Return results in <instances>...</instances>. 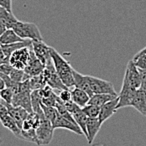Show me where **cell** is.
Wrapping results in <instances>:
<instances>
[{
    "label": "cell",
    "mask_w": 146,
    "mask_h": 146,
    "mask_svg": "<svg viewBox=\"0 0 146 146\" xmlns=\"http://www.w3.org/2000/svg\"><path fill=\"white\" fill-rule=\"evenodd\" d=\"M6 88V85H5V82H4V81L3 80V78L0 76V91L1 90H3V88Z\"/></svg>",
    "instance_id": "obj_39"
},
{
    "label": "cell",
    "mask_w": 146,
    "mask_h": 146,
    "mask_svg": "<svg viewBox=\"0 0 146 146\" xmlns=\"http://www.w3.org/2000/svg\"><path fill=\"white\" fill-rule=\"evenodd\" d=\"M53 126V129H65L67 130L73 132L78 135H82L83 132L82 131L81 128L77 125V123H73L72 121L68 120L67 118L60 116L58 113L57 117L56 118L54 123L52 124Z\"/></svg>",
    "instance_id": "obj_10"
},
{
    "label": "cell",
    "mask_w": 146,
    "mask_h": 146,
    "mask_svg": "<svg viewBox=\"0 0 146 146\" xmlns=\"http://www.w3.org/2000/svg\"><path fill=\"white\" fill-rule=\"evenodd\" d=\"M138 89L132 87L131 85L125 80L123 79V87L120 91V94L118 96V103L117 106V110L126 108V107H130L132 100L136 93Z\"/></svg>",
    "instance_id": "obj_7"
},
{
    "label": "cell",
    "mask_w": 146,
    "mask_h": 146,
    "mask_svg": "<svg viewBox=\"0 0 146 146\" xmlns=\"http://www.w3.org/2000/svg\"><path fill=\"white\" fill-rule=\"evenodd\" d=\"M1 62H5V63H9V60L6 59L5 57V56H4V54H3V50H2V48H1V46H0V63Z\"/></svg>",
    "instance_id": "obj_37"
},
{
    "label": "cell",
    "mask_w": 146,
    "mask_h": 146,
    "mask_svg": "<svg viewBox=\"0 0 146 146\" xmlns=\"http://www.w3.org/2000/svg\"><path fill=\"white\" fill-rule=\"evenodd\" d=\"M9 76H10V78L13 81H15V82H19V83L22 82L25 80H28L24 70H18V69L13 68L12 71L9 74Z\"/></svg>",
    "instance_id": "obj_28"
},
{
    "label": "cell",
    "mask_w": 146,
    "mask_h": 146,
    "mask_svg": "<svg viewBox=\"0 0 146 146\" xmlns=\"http://www.w3.org/2000/svg\"><path fill=\"white\" fill-rule=\"evenodd\" d=\"M7 108H8V113L15 119L19 129H21L23 122L28 117L29 113L25 108L19 106H13L12 104L7 103Z\"/></svg>",
    "instance_id": "obj_14"
},
{
    "label": "cell",
    "mask_w": 146,
    "mask_h": 146,
    "mask_svg": "<svg viewBox=\"0 0 146 146\" xmlns=\"http://www.w3.org/2000/svg\"><path fill=\"white\" fill-rule=\"evenodd\" d=\"M15 33L24 40H43V37L38 26L34 23L17 21L12 27Z\"/></svg>",
    "instance_id": "obj_2"
},
{
    "label": "cell",
    "mask_w": 146,
    "mask_h": 146,
    "mask_svg": "<svg viewBox=\"0 0 146 146\" xmlns=\"http://www.w3.org/2000/svg\"><path fill=\"white\" fill-rule=\"evenodd\" d=\"M29 87L32 91L34 90H38V89H41L44 87L45 82H44V78L42 74L39 75V76H32L29 79Z\"/></svg>",
    "instance_id": "obj_26"
},
{
    "label": "cell",
    "mask_w": 146,
    "mask_h": 146,
    "mask_svg": "<svg viewBox=\"0 0 146 146\" xmlns=\"http://www.w3.org/2000/svg\"><path fill=\"white\" fill-rule=\"evenodd\" d=\"M102 127V123H100L98 117H88L87 121V139L89 145H92L94 141L97 134Z\"/></svg>",
    "instance_id": "obj_15"
},
{
    "label": "cell",
    "mask_w": 146,
    "mask_h": 146,
    "mask_svg": "<svg viewBox=\"0 0 146 146\" xmlns=\"http://www.w3.org/2000/svg\"><path fill=\"white\" fill-rule=\"evenodd\" d=\"M58 96L56 93H52L50 96L49 97H45V98H42L41 100V103L44 105V106H48V107H55L56 103V100H57Z\"/></svg>",
    "instance_id": "obj_31"
},
{
    "label": "cell",
    "mask_w": 146,
    "mask_h": 146,
    "mask_svg": "<svg viewBox=\"0 0 146 146\" xmlns=\"http://www.w3.org/2000/svg\"><path fill=\"white\" fill-rule=\"evenodd\" d=\"M0 122L3 127L12 132L15 135V137L21 139V129H19L16 121L9 113L0 117Z\"/></svg>",
    "instance_id": "obj_17"
},
{
    "label": "cell",
    "mask_w": 146,
    "mask_h": 146,
    "mask_svg": "<svg viewBox=\"0 0 146 146\" xmlns=\"http://www.w3.org/2000/svg\"><path fill=\"white\" fill-rule=\"evenodd\" d=\"M8 29L7 27H6V25L3 24V23H2L1 21H0V35L6 30V29Z\"/></svg>",
    "instance_id": "obj_38"
},
{
    "label": "cell",
    "mask_w": 146,
    "mask_h": 146,
    "mask_svg": "<svg viewBox=\"0 0 146 146\" xmlns=\"http://www.w3.org/2000/svg\"><path fill=\"white\" fill-rule=\"evenodd\" d=\"M44 65L35 56V53H34V51L32 50L29 63H28V65L26 66V67L24 70L27 78L29 79L32 76L40 75L41 72L44 71Z\"/></svg>",
    "instance_id": "obj_9"
},
{
    "label": "cell",
    "mask_w": 146,
    "mask_h": 146,
    "mask_svg": "<svg viewBox=\"0 0 146 146\" xmlns=\"http://www.w3.org/2000/svg\"><path fill=\"white\" fill-rule=\"evenodd\" d=\"M117 103H118V96L116 98L106 102L105 104H103L102 106L100 107L98 119L102 124L117 112Z\"/></svg>",
    "instance_id": "obj_12"
},
{
    "label": "cell",
    "mask_w": 146,
    "mask_h": 146,
    "mask_svg": "<svg viewBox=\"0 0 146 146\" xmlns=\"http://www.w3.org/2000/svg\"><path fill=\"white\" fill-rule=\"evenodd\" d=\"M117 96H114L112 94L108 93H101V94H93L92 97H90L89 102L88 104H92L98 107H101L106 102H109L114 98H116Z\"/></svg>",
    "instance_id": "obj_22"
},
{
    "label": "cell",
    "mask_w": 146,
    "mask_h": 146,
    "mask_svg": "<svg viewBox=\"0 0 146 146\" xmlns=\"http://www.w3.org/2000/svg\"><path fill=\"white\" fill-rule=\"evenodd\" d=\"M0 7L4 8L9 12L12 11V0H0Z\"/></svg>",
    "instance_id": "obj_35"
},
{
    "label": "cell",
    "mask_w": 146,
    "mask_h": 146,
    "mask_svg": "<svg viewBox=\"0 0 146 146\" xmlns=\"http://www.w3.org/2000/svg\"><path fill=\"white\" fill-rule=\"evenodd\" d=\"M32 41H33L32 40H25L23 41H19L13 44L1 45V48L3 51V54L6 59L9 60V58L11 56V54L16 50L21 49L23 47H32Z\"/></svg>",
    "instance_id": "obj_18"
},
{
    "label": "cell",
    "mask_w": 146,
    "mask_h": 146,
    "mask_svg": "<svg viewBox=\"0 0 146 146\" xmlns=\"http://www.w3.org/2000/svg\"><path fill=\"white\" fill-rule=\"evenodd\" d=\"M41 74L43 76L45 84L50 86L52 89H56V90L61 91V90L68 88L64 85V83L59 77V76L55 70L52 60L47 64H45L44 71L41 72Z\"/></svg>",
    "instance_id": "obj_5"
},
{
    "label": "cell",
    "mask_w": 146,
    "mask_h": 146,
    "mask_svg": "<svg viewBox=\"0 0 146 146\" xmlns=\"http://www.w3.org/2000/svg\"><path fill=\"white\" fill-rule=\"evenodd\" d=\"M132 87L136 89L140 88V75L139 69L134 66L133 62L131 60L129 61L124 75V78Z\"/></svg>",
    "instance_id": "obj_11"
},
{
    "label": "cell",
    "mask_w": 146,
    "mask_h": 146,
    "mask_svg": "<svg viewBox=\"0 0 146 146\" xmlns=\"http://www.w3.org/2000/svg\"><path fill=\"white\" fill-rule=\"evenodd\" d=\"M2 145V137H1V135H0V146Z\"/></svg>",
    "instance_id": "obj_41"
},
{
    "label": "cell",
    "mask_w": 146,
    "mask_h": 146,
    "mask_svg": "<svg viewBox=\"0 0 146 146\" xmlns=\"http://www.w3.org/2000/svg\"><path fill=\"white\" fill-rule=\"evenodd\" d=\"M32 47H23L14 51L9 58V62L13 68L25 70L31 56Z\"/></svg>",
    "instance_id": "obj_4"
},
{
    "label": "cell",
    "mask_w": 146,
    "mask_h": 146,
    "mask_svg": "<svg viewBox=\"0 0 146 146\" xmlns=\"http://www.w3.org/2000/svg\"><path fill=\"white\" fill-rule=\"evenodd\" d=\"M7 113H8L7 103L3 100H0V117L5 115Z\"/></svg>",
    "instance_id": "obj_36"
},
{
    "label": "cell",
    "mask_w": 146,
    "mask_h": 146,
    "mask_svg": "<svg viewBox=\"0 0 146 146\" xmlns=\"http://www.w3.org/2000/svg\"><path fill=\"white\" fill-rule=\"evenodd\" d=\"M139 72L140 75V88L146 91V69H139Z\"/></svg>",
    "instance_id": "obj_34"
},
{
    "label": "cell",
    "mask_w": 146,
    "mask_h": 146,
    "mask_svg": "<svg viewBox=\"0 0 146 146\" xmlns=\"http://www.w3.org/2000/svg\"><path fill=\"white\" fill-rule=\"evenodd\" d=\"M30 99H31V106H32V110L33 113L41 114L43 113L42 109H41V100H42V96L40 94V89L38 90H34L30 93Z\"/></svg>",
    "instance_id": "obj_24"
},
{
    "label": "cell",
    "mask_w": 146,
    "mask_h": 146,
    "mask_svg": "<svg viewBox=\"0 0 146 146\" xmlns=\"http://www.w3.org/2000/svg\"><path fill=\"white\" fill-rule=\"evenodd\" d=\"M24 39L20 38L13 29H7L0 35V46L5 44H13L19 41H23Z\"/></svg>",
    "instance_id": "obj_21"
},
{
    "label": "cell",
    "mask_w": 146,
    "mask_h": 146,
    "mask_svg": "<svg viewBox=\"0 0 146 146\" xmlns=\"http://www.w3.org/2000/svg\"><path fill=\"white\" fill-rule=\"evenodd\" d=\"M72 117L77 125L81 128L82 131L83 132V134L87 137L88 133H87V121H88V117L83 112L82 108H80L79 106H76V108L74 109L72 113Z\"/></svg>",
    "instance_id": "obj_19"
},
{
    "label": "cell",
    "mask_w": 146,
    "mask_h": 146,
    "mask_svg": "<svg viewBox=\"0 0 146 146\" xmlns=\"http://www.w3.org/2000/svg\"><path fill=\"white\" fill-rule=\"evenodd\" d=\"M130 107L134 108L139 113L146 117V91L141 88L137 90Z\"/></svg>",
    "instance_id": "obj_13"
},
{
    "label": "cell",
    "mask_w": 146,
    "mask_h": 146,
    "mask_svg": "<svg viewBox=\"0 0 146 146\" xmlns=\"http://www.w3.org/2000/svg\"><path fill=\"white\" fill-rule=\"evenodd\" d=\"M36 144L38 145H47L50 143L53 138L54 129L52 123L46 119L44 116L41 117L40 123L35 129Z\"/></svg>",
    "instance_id": "obj_3"
},
{
    "label": "cell",
    "mask_w": 146,
    "mask_h": 146,
    "mask_svg": "<svg viewBox=\"0 0 146 146\" xmlns=\"http://www.w3.org/2000/svg\"><path fill=\"white\" fill-rule=\"evenodd\" d=\"M50 54L55 70L64 85L68 88H74L73 68L71 64L52 47H50Z\"/></svg>",
    "instance_id": "obj_1"
},
{
    "label": "cell",
    "mask_w": 146,
    "mask_h": 146,
    "mask_svg": "<svg viewBox=\"0 0 146 146\" xmlns=\"http://www.w3.org/2000/svg\"><path fill=\"white\" fill-rule=\"evenodd\" d=\"M41 106V109L43 112L44 117L46 119H48L52 124L54 123L56 118L58 115V112L56 110V108L55 107H48V106H44L42 103L40 104Z\"/></svg>",
    "instance_id": "obj_25"
},
{
    "label": "cell",
    "mask_w": 146,
    "mask_h": 146,
    "mask_svg": "<svg viewBox=\"0 0 146 146\" xmlns=\"http://www.w3.org/2000/svg\"><path fill=\"white\" fill-rule=\"evenodd\" d=\"M32 50L35 56L39 59L44 66L51 60L50 50V46H48L44 43L43 40H33L32 41Z\"/></svg>",
    "instance_id": "obj_8"
},
{
    "label": "cell",
    "mask_w": 146,
    "mask_h": 146,
    "mask_svg": "<svg viewBox=\"0 0 146 146\" xmlns=\"http://www.w3.org/2000/svg\"><path fill=\"white\" fill-rule=\"evenodd\" d=\"M58 97L62 102L70 101V100H72V93H71V91L68 88L67 89L61 90L60 92V94H59Z\"/></svg>",
    "instance_id": "obj_32"
},
{
    "label": "cell",
    "mask_w": 146,
    "mask_h": 146,
    "mask_svg": "<svg viewBox=\"0 0 146 146\" xmlns=\"http://www.w3.org/2000/svg\"><path fill=\"white\" fill-rule=\"evenodd\" d=\"M72 93V100L74 103H76L80 108L85 107L89 102L90 96L86 92L77 88H74L71 91Z\"/></svg>",
    "instance_id": "obj_20"
},
{
    "label": "cell",
    "mask_w": 146,
    "mask_h": 146,
    "mask_svg": "<svg viewBox=\"0 0 146 146\" xmlns=\"http://www.w3.org/2000/svg\"><path fill=\"white\" fill-rule=\"evenodd\" d=\"M90 88L92 89L93 94H101V93H108L114 96H117V92L113 85L108 81H105L101 78H98L96 76H88Z\"/></svg>",
    "instance_id": "obj_6"
},
{
    "label": "cell",
    "mask_w": 146,
    "mask_h": 146,
    "mask_svg": "<svg viewBox=\"0 0 146 146\" xmlns=\"http://www.w3.org/2000/svg\"><path fill=\"white\" fill-rule=\"evenodd\" d=\"M82 110L88 117H98L100 107L92 104H87L82 108Z\"/></svg>",
    "instance_id": "obj_29"
},
{
    "label": "cell",
    "mask_w": 146,
    "mask_h": 146,
    "mask_svg": "<svg viewBox=\"0 0 146 146\" xmlns=\"http://www.w3.org/2000/svg\"><path fill=\"white\" fill-rule=\"evenodd\" d=\"M12 69H13V67L11 66V65L9 63H5V62L0 63V72L9 75L12 71Z\"/></svg>",
    "instance_id": "obj_33"
},
{
    "label": "cell",
    "mask_w": 146,
    "mask_h": 146,
    "mask_svg": "<svg viewBox=\"0 0 146 146\" xmlns=\"http://www.w3.org/2000/svg\"><path fill=\"white\" fill-rule=\"evenodd\" d=\"M13 97H14V92L10 88H5L0 91V98H2L3 101H4L8 104H12Z\"/></svg>",
    "instance_id": "obj_30"
},
{
    "label": "cell",
    "mask_w": 146,
    "mask_h": 146,
    "mask_svg": "<svg viewBox=\"0 0 146 146\" xmlns=\"http://www.w3.org/2000/svg\"><path fill=\"white\" fill-rule=\"evenodd\" d=\"M133 62L134 66L138 69H142L145 70L146 69V53H143L139 51L132 60Z\"/></svg>",
    "instance_id": "obj_27"
},
{
    "label": "cell",
    "mask_w": 146,
    "mask_h": 146,
    "mask_svg": "<svg viewBox=\"0 0 146 146\" xmlns=\"http://www.w3.org/2000/svg\"><path fill=\"white\" fill-rule=\"evenodd\" d=\"M0 21L3 23L8 29H12L18 19L14 15L13 12H9L4 8L0 7Z\"/></svg>",
    "instance_id": "obj_23"
},
{
    "label": "cell",
    "mask_w": 146,
    "mask_h": 146,
    "mask_svg": "<svg viewBox=\"0 0 146 146\" xmlns=\"http://www.w3.org/2000/svg\"><path fill=\"white\" fill-rule=\"evenodd\" d=\"M140 52H143V53H146V47H145L144 49H142V50H140Z\"/></svg>",
    "instance_id": "obj_40"
},
{
    "label": "cell",
    "mask_w": 146,
    "mask_h": 146,
    "mask_svg": "<svg viewBox=\"0 0 146 146\" xmlns=\"http://www.w3.org/2000/svg\"><path fill=\"white\" fill-rule=\"evenodd\" d=\"M73 79H74V88H77L86 92L90 97L93 95V92L90 88L88 76H84L76 70L73 69Z\"/></svg>",
    "instance_id": "obj_16"
}]
</instances>
